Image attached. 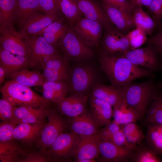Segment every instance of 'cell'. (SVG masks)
Wrapping results in <instances>:
<instances>
[{"label":"cell","instance_id":"cell-1","mask_svg":"<svg viewBox=\"0 0 162 162\" xmlns=\"http://www.w3.org/2000/svg\"><path fill=\"white\" fill-rule=\"evenodd\" d=\"M99 62L112 85L117 89L136 79L154 76L152 72L134 65L123 55L100 52Z\"/></svg>","mask_w":162,"mask_h":162},{"label":"cell","instance_id":"cell-2","mask_svg":"<svg viewBox=\"0 0 162 162\" xmlns=\"http://www.w3.org/2000/svg\"><path fill=\"white\" fill-rule=\"evenodd\" d=\"M152 79L139 83L132 82L118 89L120 95L133 108L144 115L159 92Z\"/></svg>","mask_w":162,"mask_h":162},{"label":"cell","instance_id":"cell-3","mask_svg":"<svg viewBox=\"0 0 162 162\" xmlns=\"http://www.w3.org/2000/svg\"><path fill=\"white\" fill-rule=\"evenodd\" d=\"M2 98L14 106L41 108L49 106L51 102L27 86L11 80L0 88Z\"/></svg>","mask_w":162,"mask_h":162},{"label":"cell","instance_id":"cell-4","mask_svg":"<svg viewBox=\"0 0 162 162\" xmlns=\"http://www.w3.org/2000/svg\"><path fill=\"white\" fill-rule=\"evenodd\" d=\"M58 48L63 57L68 62L90 59L94 55L92 48L86 45L70 26Z\"/></svg>","mask_w":162,"mask_h":162},{"label":"cell","instance_id":"cell-5","mask_svg":"<svg viewBox=\"0 0 162 162\" xmlns=\"http://www.w3.org/2000/svg\"><path fill=\"white\" fill-rule=\"evenodd\" d=\"M78 138V135L71 132L60 135L46 151L51 161L67 162L75 158Z\"/></svg>","mask_w":162,"mask_h":162},{"label":"cell","instance_id":"cell-6","mask_svg":"<svg viewBox=\"0 0 162 162\" xmlns=\"http://www.w3.org/2000/svg\"><path fill=\"white\" fill-rule=\"evenodd\" d=\"M47 116L48 122L45 124L37 142L41 151L46 152L58 136L63 133L66 123L55 109L49 108Z\"/></svg>","mask_w":162,"mask_h":162},{"label":"cell","instance_id":"cell-7","mask_svg":"<svg viewBox=\"0 0 162 162\" xmlns=\"http://www.w3.org/2000/svg\"><path fill=\"white\" fill-rule=\"evenodd\" d=\"M123 55L132 63L152 72L161 68L159 53L157 48L151 44L141 48L130 50Z\"/></svg>","mask_w":162,"mask_h":162},{"label":"cell","instance_id":"cell-8","mask_svg":"<svg viewBox=\"0 0 162 162\" xmlns=\"http://www.w3.org/2000/svg\"><path fill=\"white\" fill-rule=\"evenodd\" d=\"M30 48L32 59L40 64L49 60L63 57L60 50L49 43L41 35H23Z\"/></svg>","mask_w":162,"mask_h":162},{"label":"cell","instance_id":"cell-9","mask_svg":"<svg viewBox=\"0 0 162 162\" xmlns=\"http://www.w3.org/2000/svg\"><path fill=\"white\" fill-rule=\"evenodd\" d=\"M96 75L92 67L79 65L70 70L69 80L70 91L73 93L86 95L95 84Z\"/></svg>","mask_w":162,"mask_h":162},{"label":"cell","instance_id":"cell-10","mask_svg":"<svg viewBox=\"0 0 162 162\" xmlns=\"http://www.w3.org/2000/svg\"><path fill=\"white\" fill-rule=\"evenodd\" d=\"M130 50V43L126 34L114 25L104 29L100 52L108 55H123Z\"/></svg>","mask_w":162,"mask_h":162},{"label":"cell","instance_id":"cell-11","mask_svg":"<svg viewBox=\"0 0 162 162\" xmlns=\"http://www.w3.org/2000/svg\"><path fill=\"white\" fill-rule=\"evenodd\" d=\"M82 40L88 46L92 48L100 44L102 36L103 26L99 22L81 17L72 27Z\"/></svg>","mask_w":162,"mask_h":162},{"label":"cell","instance_id":"cell-12","mask_svg":"<svg viewBox=\"0 0 162 162\" xmlns=\"http://www.w3.org/2000/svg\"><path fill=\"white\" fill-rule=\"evenodd\" d=\"M0 33V47L16 55L32 58L31 50L23 35L15 28L4 29Z\"/></svg>","mask_w":162,"mask_h":162},{"label":"cell","instance_id":"cell-13","mask_svg":"<svg viewBox=\"0 0 162 162\" xmlns=\"http://www.w3.org/2000/svg\"><path fill=\"white\" fill-rule=\"evenodd\" d=\"M136 148L120 146L110 142L100 141L98 158L101 162H128L130 161Z\"/></svg>","mask_w":162,"mask_h":162},{"label":"cell","instance_id":"cell-14","mask_svg":"<svg viewBox=\"0 0 162 162\" xmlns=\"http://www.w3.org/2000/svg\"><path fill=\"white\" fill-rule=\"evenodd\" d=\"M42 12L38 11L30 16L19 32L23 35L38 34L47 26L64 16L62 13L46 14Z\"/></svg>","mask_w":162,"mask_h":162},{"label":"cell","instance_id":"cell-15","mask_svg":"<svg viewBox=\"0 0 162 162\" xmlns=\"http://www.w3.org/2000/svg\"><path fill=\"white\" fill-rule=\"evenodd\" d=\"M98 124L91 110L71 118L69 128L70 132L78 136L97 134L99 131Z\"/></svg>","mask_w":162,"mask_h":162},{"label":"cell","instance_id":"cell-16","mask_svg":"<svg viewBox=\"0 0 162 162\" xmlns=\"http://www.w3.org/2000/svg\"><path fill=\"white\" fill-rule=\"evenodd\" d=\"M81 12L87 18L100 23L104 29L114 26L107 16L100 3L94 0H75Z\"/></svg>","mask_w":162,"mask_h":162},{"label":"cell","instance_id":"cell-17","mask_svg":"<svg viewBox=\"0 0 162 162\" xmlns=\"http://www.w3.org/2000/svg\"><path fill=\"white\" fill-rule=\"evenodd\" d=\"M100 4L111 23L124 34L136 28L132 14L103 2Z\"/></svg>","mask_w":162,"mask_h":162},{"label":"cell","instance_id":"cell-18","mask_svg":"<svg viewBox=\"0 0 162 162\" xmlns=\"http://www.w3.org/2000/svg\"><path fill=\"white\" fill-rule=\"evenodd\" d=\"M87 99V95L73 93L57 104L58 109L61 113L72 118L88 110Z\"/></svg>","mask_w":162,"mask_h":162},{"label":"cell","instance_id":"cell-19","mask_svg":"<svg viewBox=\"0 0 162 162\" xmlns=\"http://www.w3.org/2000/svg\"><path fill=\"white\" fill-rule=\"evenodd\" d=\"M37 64V62L32 58L15 54L0 48V65L4 68L7 75Z\"/></svg>","mask_w":162,"mask_h":162},{"label":"cell","instance_id":"cell-20","mask_svg":"<svg viewBox=\"0 0 162 162\" xmlns=\"http://www.w3.org/2000/svg\"><path fill=\"white\" fill-rule=\"evenodd\" d=\"M49 106L33 108L14 106L12 122L17 125L23 123H35L44 122Z\"/></svg>","mask_w":162,"mask_h":162},{"label":"cell","instance_id":"cell-21","mask_svg":"<svg viewBox=\"0 0 162 162\" xmlns=\"http://www.w3.org/2000/svg\"><path fill=\"white\" fill-rule=\"evenodd\" d=\"M45 124L44 122L18 124L13 131V140L31 146L37 142Z\"/></svg>","mask_w":162,"mask_h":162},{"label":"cell","instance_id":"cell-22","mask_svg":"<svg viewBox=\"0 0 162 162\" xmlns=\"http://www.w3.org/2000/svg\"><path fill=\"white\" fill-rule=\"evenodd\" d=\"M78 136L75 162L98 158L99 154L98 146L100 141L98 134L89 136Z\"/></svg>","mask_w":162,"mask_h":162},{"label":"cell","instance_id":"cell-23","mask_svg":"<svg viewBox=\"0 0 162 162\" xmlns=\"http://www.w3.org/2000/svg\"><path fill=\"white\" fill-rule=\"evenodd\" d=\"M70 26L67 20L63 16L47 26L38 34L43 35L49 43L58 48L60 43Z\"/></svg>","mask_w":162,"mask_h":162},{"label":"cell","instance_id":"cell-24","mask_svg":"<svg viewBox=\"0 0 162 162\" xmlns=\"http://www.w3.org/2000/svg\"><path fill=\"white\" fill-rule=\"evenodd\" d=\"M113 107V121L120 125L136 122L144 115L122 99Z\"/></svg>","mask_w":162,"mask_h":162},{"label":"cell","instance_id":"cell-25","mask_svg":"<svg viewBox=\"0 0 162 162\" xmlns=\"http://www.w3.org/2000/svg\"><path fill=\"white\" fill-rule=\"evenodd\" d=\"M42 86L43 96L56 104L64 99L70 91L69 84L63 81H44Z\"/></svg>","mask_w":162,"mask_h":162},{"label":"cell","instance_id":"cell-26","mask_svg":"<svg viewBox=\"0 0 162 162\" xmlns=\"http://www.w3.org/2000/svg\"><path fill=\"white\" fill-rule=\"evenodd\" d=\"M18 13V0H0V32L14 28Z\"/></svg>","mask_w":162,"mask_h":162},{"label":"cell","instance_id":"cell-27","mask_svg":"<svg viewBox=\"0 0 162 162\" xmlns=\"http://www.w3.org/2000/svg\"><path fill=\"white\" fill-rule=\"evenodd\" d=\"M90 104V110L99 127L105 126L111 121L113 110L111 105L92 96Z\"/></svg>","mask_w":162,"mask_h":162},{"label":"cell","instance_id":"cell-28","mask_svg":"<svg viewBox=\"0 0 162 162\" xmlns=\"http://www.w3.org/2000/svg\"><path fill=\"white\" fill-rule=\"evenodd\" d=\"M27 152L14 140L0 142V162H20Z\"/></svg>","mask_w":162,"mask_h":162},{"label":"cell","instance_id":"cell-29","mask_svg":"<svg viewBox=\"0 0 162 162\" xmlns=\"http://www.w3.org/2000/svg\"><path fill=\"white\" fill-rule=\"evenodd\" d=\"M92 96L114 107L122 99L117 88L113 86L95 84L92 89Z\"/></svg>","mask_w":162,"mask_h":162},{"label":"cell","instance_id":"cell-30","mask_svg":"<svg viewBox=\"0 0 162 162\" xmlns=\"http://www.w3.org/2000/svg\"><path fill=\"white\" fill-rule=\"evenodd\" d=\"M9 76L11 80L29 87L42 86L44 81L43 75L39 72L25 68L15 72Z\"/></svg>","mask_w":162,"mask_h":162},{"label":"cell","instance_id":"cell-31","mask_svg":"<svg viewBox=\"0 0 162 162\" xmlns=\"http://www.w3.org/2000/svg\"><path fill=\"white\" fill-rule=\"evenodd\" d=\"M145 138L147 145L159 156L162 157V124H146Z\"/></svg>","mask_w":162,"mask_h":162},{"label":"cell","instance_id":"cell-32","mask_svg":"<svg viewBox=\"0 0 162 162\" xmlns=\"http://www.w3.org/2000/svg\"><path fill=\"white\" fill-rule=\"evenodd\" d=\"M18 8L15 22L20 29L30 16L37 11H41L39 0H18Z\"/></svg>","mask_w":162,"mask_h":162},{"label":"cell","instance_id":"cell-33","mask_svg":"<svg viewBox=\"0 0 162 162\" xmlns=\"http://www.w3.org/2000/svg\"><path fill=\"white\" fill-rule=\"evenodd\" d=\"M59 8L67 20L69 26L73 27L83 14L75 0H57Z\"/></svg>","mask_w":162,"mask_h":162},{"label":"cell","instance_id":"cell-34","mask_svg":"<svg viewBox=\"0 0 162 162\" xmlns=\"http://www.w3.org/2000/svg\"><path fill=\"white\" fill-rule=\"evenodd\" d=\"M132 14L136 28L141 29L147 34H152L156 28L152 17L143 10L142 7H134Z\"/></svg>","mask_w":162,"mask_h":162},{"label":"cell","instance_id":"cell-35","mask_svg":"<svg viewBox=\"0 0 162 162\" xmlns=\"http://www.w3.org/2000/svg\"><path fill=\"white\" fill-rule=\"evenodd\" d=\"M128 143L131 147L136 148L141 143L146 136L136 122L120 125Z\"/></svg>","mask_w":162,"mask_h":162},{"label":"cell","instance_id":"cell-36","mask_svg":"<svg viewBox=\"0 0 162 162\" xmlns=\"http://www.w3.org/2000/svg\"><path fill=\"white\" fill-rule=\"evenodd\" d=\"M145 123L162 124V93H158L152 102L146 113Z\"/></svg>","mask_w":162,"mask_h":162},{"label":"cell","instance_id":"cell-37","mask_svg":"<svg viewBox=\"0 0 162 162\" xmlns=\"http://www.w3.org/2000/svg\"><path fill=\"white\" fill-rule=\"evenodd\" d=\"M130 161L132 162H162L160 157L147 145L137 146Z\"/></svg>","mask_w":162,"mask_h":162},{"label":"cell","instance_id":"cell-38","mask_svg":"<svg viewBox=\"0 0 162 162\" xmlns=\"http://www.w3.org/2000/svg\"><path fill=\"white\" fill-rule=\"evenodd\" d=\"M126 35L130 43V50L138 48L146 42L148 39L146 33L138 28L130 31Z\"/></svg>","mask_w":162,"mask_h":162},{"label":"cell","instance_id":"cell-39","mask_svg":"<svg viewBox=\"0 0 162 162\" xmlns=\"http://www.w3.org/2000/svg\"><path fill=\"white\" fill-rule=\"evenodd\" d=\"M41 66L44 81L69 82L70 73L60 72Z\"/></svg>","mask_w":162,"mask_h":162},{"label":"cell","instance_id":"cell-40","mask_svg":"<svg viewBox=\"0 0 162 162\" xmlns=\"http://www.w3.org/2000/svg\"><path fill=\"white\" fill-rule=\"evenodd\" d=\"M68 62L62 57L46 61L40 64L47 68L56 70L67 73H70Z\"/></svg>","mask_w":162,"mask_h":162},{"label":"cell","instance_id":"cell-41","mask_svg":"<svg viewBox=\"0 0 162 162\" xmlns=\"http://www.w3.org/2000/svg\"><path fill=\"white\" fill-rule=\"evenodd\" d=\"M120 129L119 125L113 121H111L99 131L98 135L100 141L109 142L112 136Z\"/></svg>","mask_w":162,"mask_h":162},{"label":"cell","instance_id":"cell-42","mask_svg":"<svg viewBox=\"0 0 162 162\" xmlns=\"http://www.w3.org/2000/svg\"><path fill=\"white\" fill-rule=\"evenodd\" d=\"M147 8L157 28L162 22V0H152Z\"/></svg>","mask_w":162,"mask_h":162},{"label":"cell","instance_id":"cell-43","mask_svg":"<svg viewBox=\"0 0 162 162\" xmlns=\"http://www.w3.org/2000/svg\"><path fill=\"white\" fill-rule=\"evenodd\" d=\"M17 125L13 122L2 121L0 124V142L13 140V131Z\"/></svg>","mask_w":162,"mask_h":162},{"label":"cell","instance_id":"cell-44","mask_svg":"<svg viewBox=\"0 0 162 162\" xmlns=\"http://www.w3.org/2000/svg\"><path fill=\"white\" fill-rule=\"evenodd\" d=\"M14 106L2 98L0 100V119L2 121L12 122Z\"/></svg>","mask_w":162,"mask_h":162},{"label":"cell","instance_id":"cell-45","mask_svg":"<svg viewBox=\"0 0 162 162\" xmlns=\"http://www.w3.org/2000/svg\"><path fill=\"white\" fill-rule=\"evenodd\" d=\"M51 161L50 157L46 152H27L20 162H44Z\"/></svg>","mask_w":162,"mask_h":162},{"label":"cell","instance_id":"cell-46","mask_svg":"<svg viewBox=\"0 0 162 162\" xmlns=\"http://www.w3.org/2000/svg\"><path fill=\"white\" fill-rule=\"evenodd\" d=\"M41 11L46 14L62 13L58 5L57 0H39Z\"/></svg>","mask_w":162,"mask_h":162},{"label":"cell","instance_id":"cell-47","mask_svg":"<svg viewBox=\"0 0 162 162\" xmlns=\"http://www.w3.org/2000/svg\"><path fill=\"white\" fill-rule=\"evenodd\" d=\"M103 3L132 14L133 8L128 0H100Z\"/></svg>","mask_w":162,"mask_h":162},{"label":"cell","instance_id":"cell-48","mask_svg":"<svg viewBox=\"0 0 162 162\" xmlns=\"http://www.w3.org/2000/svg\"><path fill=\"white\" fill-rule=\"evenodd\" d=\"M109 142L118 146L133 148L127 142L124 134L121 128L112 136Z\"/></svg>","mask_w":162,"mask_h":162},{"label":"cell","instance_id":"cell-49","mask_svg":"<svg viewBox=\"0 0 162 162\" xmlns=\"http://www.w3.org/2000/svg\"><path fill=\"white\" fill-rule=\"evenodd\" d=\"M147 44L154 45L158 49L159 53H162V30L158 31L156 34L147 39Z\"/></svg>","mask_w":162,"mask_h":162},{"label":"cell","instance_id":"cell-50","mask_svg":"<svg viewBox=\"0 0 162 162\" xmlns=\"http://www.w3.org/2000/svg\"><path fill=\"white\" fill-rule=\"evenodd\" d=\"M133 8L135 7H145L147 8L152 0H128Z\"/></svg>","mask_w":162,"mask_h":162},{"label":"cell","instance_id":"cell-51","mask_svg":"<svg viewBox=\"0 0 162 162\" xmlns=\"http://www.w3.org/2000/svg\"><path fill=\"white\" fill-rule=\"evenodd\" d=\"M7 75V72L4 68L0 65V84L3 83L5 77Z\"/></svg>","mask_w":162,"mask_h":162},{"label":"cell","instance_id":"cell-52","mask_svg":"<svg viewBox=\"0 0 162 162\" xmlns=\"http://www.w3.org/2000/svg\"><path fill=\"white\" fill-rule=\"evenodd\" d=\"M95 159H86L80 160L77 161L78 162H96Z\"/></svg>","mask_w":162,"mask_h":162},{"label":"cell","instance_id":"cell-53","mask_svg":"<svg viewBox=\"0 0 162 162\" xmlns=\"http://www.w3.org/2000/svg\"><path fill=\"white\" fill-rule=\"evenodd\" d=\"M160 55V61L161 64V69L162 70V53H159ZM161 93H162V82L161 84Z\"/></svg>","mask_w":162,"mask_h":162},{"label":"cell","instance_id":"cell-54","mask_svg":"<svg viewBox=\"0 0 162 162\" xmlns=\"http://www.w3.org/2000/svg\"><path fill=\"white\" fill-rule=\"evenodd\" d=\"M157 28L158 31L162 30V22H161V24L159 25V26Z\"/></svg>","mask_w":162,"mask_h":162}]
</instances>
